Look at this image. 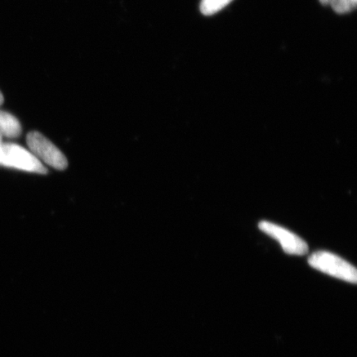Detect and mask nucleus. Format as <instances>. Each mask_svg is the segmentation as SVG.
<instances>
[{
  "label": "nucleus",
  "mask_w": 357,
  "mask_h": 357,
  "mask_svg": "<svg viewBox=\"0 0 357 357\" xmlns=\"http://www.w3.org/2000/svg\"><path fill=\"white\" fill-rule=\"evenodd\" d=\"M258 227L263 233L278 241L283 251L289 255L303 256L309 252L305 241L282 227L273 222L261 221L259 222Z\"/></svg>",
  "instance_id": "20e7f679"
},
{
  "label": "nucleus",
  "mask_w": 357,
  "mask_h": 357,
  "mask_svg": "<svg viewBox=\"0 0 357 357\" xmlns=\"http://www.w3.org/2000/svg\"><path fill=\"white\" fill-rule=\"evenodd\" d=\"M233 0H202L200 3V11L205 16H211L221 11Z\"/></svg>",
  "instance_id": "423d86ee"
},
{
  "label": "nucleus",
  "mask_w": 357,
  "mask_h": 357,
  "mask_svg": "<svg viewBox=\"0 0 357 357\" xmlns=\"http://www.w3.org/2000/svg\"><path fill=\"white\" fill-rule=\"evenodd\" d=\"M311 267L333 278L356 284L357 271L356 268L335 254L328 252H317L312 254L307 260Z\"/></svg>",
  "instance_id": "f257e3e1"
},
{
  "label": "nucleus",
  "mask_w": 357,
  "mask_h": 357,
  "mask_svg": "<svg viewBox=\"0 0 357 357\" xmlns=\"http://www.w3.org/2000/svg\"><path fill=\"white\" fill-rule=\"evenodd\" d=\"M0 144H2V136L0 135Z\"/></svg>",
  "instance_id": "9d476101"
},
{
  "label": "nucleus",
  "mask_w": 357,
  "mask_h": 357,
  "mask_svg": "<svg viewBox=\"0 0 357 357\" xmlns=\"http://www.w3.org/2000/svg\"><path fill=\"white\" fill-rule=\"evenodd\" d=\"M0 165L45 175L47 169L36 156L20 145L0 144Z\"/></svg>",
  "instance_id": "f03ea898"
},
{
  "label": "nucleus",
  "mask_w": 357,
  "mask_h": 357,
  "mask_svg": "<svg viewBox=\"0 0 357 357\" xmlns=\"http://www.w3.org/2000/svg\"><path fill=\"white\" fill-rule=\"evenodd\" d=\"M3 102V96L2 95V93L0 92V105H2Z\"/></svg>",
  "instance_id": "1a4fd4ad"
},
{
  "label": "nucleus",
  "mask_w": 357,
  "mask_h": 357,
  "mask_svg": "<svg viewBox=\"0 0 357 357\" xmlns=\"http://www.w3.org/2000/svg\"><path fill=\"white\" fill-rule=\"evenodd\" d=\"M22 133L21 124L15 116L8 112L0 110V135L8 138H16Z\"/></svg>",
  "instance_id": "39448f33"
},
{
  "label": "nucleus",
  "mask_w": 357,
  "mask_h": 357,
  "mask_svg": "<svg viewBox=\"0 0 357 357\" xmlns=\"http://www.w3.org/2000/svg\"><path fill=\"white\" fill-rule=\"evenodd\" d=\"M26 144L31 153L42 163L58 171H63L68 166L64 154L43 134L38 132H29L26 137Z\"/></svg>",
  "instance_id": "7ed1b4c3"
},
{
  "label": "nucleus",
  "mask_w": 357,
  "mask_h": 357,
  "mask_svg": "<svg viewBox=\"0 0 357 357\" xmlns=\"http://www.w3.org/2000/svg\"><path fill=\"white\" fill-rule=\"evenodd\" d=\"M321 3L324 4V6H328L330 3V0H319Z\"/></svg>",
  "instance_id": "6e6552de"
},
{
  "label": "nucleus",
  "mask_w": 357,
  "mask_h": 357,
  "mask_svg": "<svg viewBox=\"0 0 357 357\" xmlns=\"http://www.w3.org/2000/svg\"><path fill=\"white\" fill-rule=\"evenodd\" d=\"M356 3L357 0H330L329 3L333 10L339 15L354 11L356 8Z\"/></svg>",
  "instance_id": "0eeeda50"
}]
</instances>
